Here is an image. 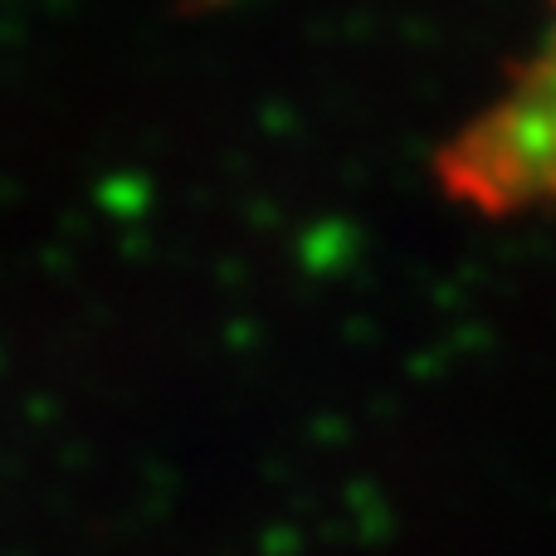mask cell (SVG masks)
Masks as SVG:
<instances>
[{
	"label": "cell",
	"mask_w": 556,
	"mask_h": 556,
	"mask_svg": "<svg viewBox=\"0 0 556 556\" xmlns=\"http://www.w3.org/2000/svg\"><path fill=\"white\" fill-rule=\"evenodd\" d=\"M430 172L444 201L483 220L556 215V0L528 54L440 142Z\"/></svg>",
	"instance_id": "6da1fadb"
}]
</instances>
